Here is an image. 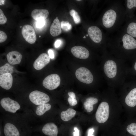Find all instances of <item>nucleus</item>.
Listing matches in <instances>:
<instances>
[{"label": "nucleus", "mask_w": 136, "mask_h": 136, "mask_svg": "<svg viewBox=\"0 0 136 136\" xmlns=\"http://www.w3.org/2000/svg\"><path fill=\"white\" fill-rule=\"evenodd\" d=\"M110 113V109L108 103L103 101L98 106L95 113V118L97 122L102 123L106 122L108 119Z\"/></svg>", "instance_id": "f257e3e1"}, {"label": "nucleus", "mask_w": 136, "mask_h": 136, "mask_svg": "<svg viewBox=\"0 0 136 136\" xmlns=\"http://www.w3.org/2000/svg\"><path fill=\"white\" fill-rule=\"evenodd\" d=\"M29 97L30 101L37 105L46 104L50 100V97L47 94L37 90L30 92Z\"/></svg>", "instance_id": "f03ea898"}, {"label": "nucleus", "mask_w": 136, "mask_h": 136, "mask_svg": "<svg viewBox=\"0 0 136 136\" xmlns=\"http://www.w3.org/2000/svg\"><path fill=\"white\" fill-rule=\"evenodd\" d=\"M75 75L77 79L83 83L89 84L93 81V75L87 68L84 67L78 69L75 72Z\"/></svg>", "instance_id": "7ed1b4c3"}, {"label": "nucleus", "mask_w": 136, "mask_h": 136, "mask_svg": "<svg viewBox=\"0 0 136 136\" xmlns=\"http://www.w3.org/2000/svg\"><path fill=\"white\" fill-rule=\"evenodd\" d=\"M60 82L59 76L56 74H52L45 78L43 85L45 88L51 90L56 88L60 85Z\"/></svg>", "instance_id": "20e7f679"}, {"label": "nucleus", "mask_w": 136, "mask_h": 136, "mask_svg": "<svg viewBox=\"0 0 136 136\" xmlns=\"http://www.w3.org/2000/svg\"><path fill=\"white\" fill-rule=\"evenodd\" d=\"M0 104L6 111L13 113H15L20 108L17 102L9 97L2 98L1 100Z\"/></svg>", "instance_id": "39448f33"}, {"label": "nucleus", "mask_w": 136, "mask_h": 136, "mask_svg": "<svg viewBox=\"0 0 136 136\" xmlns=\"http://www.w3.org/2000/svg\"><path fill=\"white\" fill-rule=\"evenodd\" d=\"M22 36L26 41L30 44H33L35 42L37 37L33 27L31 25H24L22 29Z\"/></svg>", "instance_id": "423d86ee"}, {"label": "nucleus", "mask_w": 136, "mask_h": 136, "mask_svg": "<svg viewBox=\"0 0 136 136\" xmlns=\"http://www.w3.org/2000/svg\"><path fill=\"white\" fill-rule=\"evenodd\" d=\"M117 18V14L115 11L110 9L104 14L102 18L104 26L107 28L112 27L114 24Z\"/></svg>", "instance_id": "0eeeda50"}, {"label": "nucleus", "mask_w": 136, "mask_h": 136, "mask_svg": "<svg viewBox=\"0 0 136 136\" xmlns=\"http://www.w3.org/2000/svg\"><path fill=\"white\" fill-rule=\"evenodd\" d=\"M104 72L107 77L110 79L114 78L117 73V66L113 60H109L105 63L104 66Z\"/></svg>", "instance_id": "6e6552de"}, {"label": "nucleus", "mask_w": 136, "mask_h": 136, "mask_svg": "<svg viewBox=\"0 0 136 136\" xmlns=\"http://www.w3.org/2000/svg\"><path fill=\"white\" fill-rule=\"evenodd\" d=\"M123 47L125 50L130 51H136V39L127 34L122 37Z\"/></svg>", "instance_id": "1a4fd4ad"}, {"label": "nucleus", "mask_w": 136, "mask_h": 136, "mask_svg": "<svg viewBox=\"0 0 136 136\" xmlns=\"http://www.w3.org/2000/svg\"><path fill=\"white\" fill-rule=\"evenodd\" d=\"M50 61V58L46 53L41 54L35 60L33 64V66L36 70H41L48 64Z\"/></svg>", "instance_id": "9d476101"}, {"label": "nucleus", "mask_w": 136, "mask_h": 136, "mask_svg": "<svg viewBox=\"0 0 136 136\" xmlns=\"http://www.w3.org/2000/svg\"><path fill=\"white\" fill-rule=\"evenodd\" d=\"M88 33L91 39L96 43H99L102 39V33L101 30L97 27L92 26L89 27Z\"/></svg>", "instance_id": "9b49d317"}, {"label": "nucleus", "mask_w": 136, "mask_h": 136, "mask_svg": "<svg viewBox=\"0 0 136 136\" xmlns=\"http://www.w3.org/2000/svg\"><path fill=\"white\" fill-rule=\"evenodd\" d=\"M71 51L74 56L80 59H87L89 55L88 50L85 47L81 46H74L71 48Z\"/></svg>", "instance_id": "f8f14e48"}, {"label": "nucleus", "mask_w": 136, "mask_h": 136, "mask_svg": "<svg viewBox=\"0 0 136 136\" xmlns=\"http://www.w3.org/2000/svg\"><path fill=\"white\" fill-rule=\"evenodd\" d=\"M13 78L12 74L7 73L0 75V86L7 90L10 89L12 87Z\"/></svg>", "instance_id": "ddd939ff"}, {"label": "nucleus", "mask_w": 136, "mask_h": 136, "mask_svg": "<svg viewBox=\"0 0 136 136\" xmlns=\"http://www.w3.org/2000/svg\"><path fill=\"white\" fill-rule=\"evenodd\" d=\"M42 130L46 135L49 136H57L58 129L56 125L52 122L45 124L42 128Z\"/></svg>", "instance_id": "4468645a"}, {"label": "nucleus", "mask_w": 136, "mask_h": 136, "mask_svg": "<svg viewBox=\"0 0 136 136\" xmlns=\"http://www.w3.org/2000/svg\"><path fill=\"white\" fill-rule=\"evenodd\" d=\"M7 60L9 63L12 65L19 64L22 58L21 54L19 52L13 51L9 52L7 55Z\"/></svg>", "instance_id": "2eb2a0df"}, {"label": "nucleus", "mask_w": 136, "mask_h": 136, "mask_svg": "<svg viewBox=\"0 0 136 136\" xmlns=\"http://www.w3.org/2000/svg\"><path fill=\"white\" fill-rule=\"evenodd\" d=\"M49 14L48 10L45 9H35L31 13V16L32 18L37 21L45 20L48 17Z\"/></svg>", "instance_id": "dca6fc26"}, {"label": "nucleus", "mask_w": 136, "mask_h": 136, "mask_svg": "<svg viewBox=\"0 0 136 136\" xmlns=\"http://www.w3.org/2000/svg\"><path fill=\"white\" fill-rule=\"evenodd\" d=\"M4 133L5 136H20L17 128L14 124L10 123H7L5 125Z\"/></svg>", "instance_id": "f3484780"}, {"label": "nucleus", "mask_w": 136, "mask_h": 136, "mask_svg": "<svg viewBox=\"0 0 136 136\" xmlns=\"http://www.w3.org/2000/svg\"><path fill=\"white\" fill-rule=\"evenodd\" d=\"M61 31L59 21L57 17L54 20L50 26V32L52 36L56 37L60 34Z\"/></svg>", "instance_id": "a211bd4d"}, {"label": "nucleus", "mask_w": 136, "mask_h": 136, "mask_svg": "<svg viewBox=\"0 0 136 136\" xmlns=\"http://www.w3.org/2000/svg\"><path fill=\"white\" fill-rule=\"evenodd\" d=\"M125 102L128 106L133 107L136 106V88L132 89L125 97Z\"/></svg>", "instance_id": "6ab92c4d"}, {"label": "nucleus", "mask_w": 136, "mask_h": 136, "mask_svg": "<svg viewBox=\"0 0 136 136\" xmlns=\"http://www.w3.org/2000/svg\"><path fill=\"white\" fill-rule=\"evenodd\" d=\"M131 18L126 28L127 34L136 39V17Z\"/></svg>", "instance_id": "aec40b11"}, {"label": "nucleus", "mask_w": 136, "mask_h": 136, "mask_svg": "<svg viewBox=\"0 0 136 136\" xmlns=\"http://www.w3.org/2000/svg\"><path fill=\"white\" fill-rule=\"evenodd\" d=\"M76 114V111L72 108H69L66 111H62L60 114L61 119L65 121L71 120L74 117Z\"/></svg>", "instance_id": "412c9836"}, {"label": "nucleus", "mask_w": 136, "mask_h": 136, "mask_svg": "<svg viewBox=\"0 0 136 136\" xmlns=\"http://www.w3.org/2000/svg\"><path fill=\"white\" fill-rule=\"evenodd\" d=\"M98 99L93 97H89L86 99L84 103V106L85 109L88 112H90L93 110V105L97 103Z\"/></svg>", "instance_id": "4be33fe9"}, {"label": "nucleus", "mask_w": 136, "mask_h": 136, "mask_svg": "<svg viewBox=\"0 0 136 136\" xmlns=\"http://www.w3.org/2000/svg\"><path fill=\"white\" fill-rule=\"evenodd\" d=\"M51 108V105L48 103L38 105L36 108V113L38 116H42L47 111L49 110Z\"/></svg>", "instance_id": "5701e85b"}, {"label": "nucleus", "mask_w": 136, "mask_h": 136, "mask_svg": "<svg viewBox=\"0 0 136 136\" xmlns=\"http://www.w3.org/2000/svg\"><path fill=\"white\" fill-rule=\"evenodd\" d=\"M126 6L130 18L134 17V13L136 9V0H127Z\"/></svg>", "instance_id": "b1692460"}, {"label": "nucleus", "mask_w": 136, "mask_h": 136, "mask_svg": "<svg viewBox=\"0 0 136 136\" xmlns=\"http://www.w3.org/2000/svg\"><path fill=\"white\" fill-rule=\"evenodd\" d=\"M13 71V67L8 63L0 67V75L7 73L11 74Z\"/></svg>", "instance_id": "393cba45"}, {"label": "nucleus", "mask_w": 136, "mask_h": 136, "mask_svg": "<svg viewBox=\"0 0 136 136\" xmlns=\"http://www.w3.org/2000/svg\"><path fill=\"white\" fill-rule=\"evenodd\" d=\"M68 94L69 97L68 98L67 100L70 105L73 106L76 105L77 103V101L75 93L73 92H70L68 93Z\"/></svg>", "instance_id": "a878e982"}, {"label": "nucleus", "mask_w": 136, "mask_h": 136, "mask_svg": "<svg viewBox=\"0 0 136 136\" xmlns=\"http://www.w3.org/2000/svg\"><path fill=\"white\" fill-rule=\"evenodd\" d=\"M126 130L130 134L136 136V123H133L128 125L127 127Z\"/></svg>", "instance_id": "bb28decb"}, {"label": "nucleus", "mask_w": 136, "mask_h": 136, "mask_svg": "<svg viewBox=\"0 0 136 136\" xmlns=\"http://www.w3.org/2000/svg\"><path fill=\"white\" fill-rule=\"evenodd\" d=\"M70 14L75 24H78L80 22V17L77 12L74 9H72L70 11Z\"/></svg>", "instance_id": "cd10ccee"}, {"label": "nucleus", "mask_w": 136, "mask_h": 136, "mask_svg": "<svg viewBox=\"0 0 136 136\" xmlns=\"http://www.w3.org/2000/svg\"><path fill=\"white\" fill-rule=\"evenodd\" d=\"M60 24L61 28L65 31H67L72 28V26L68 21H62Z\"/></svg>", "instance_id": "c85d7f7f"}, {"label": "nucleus", "mask_w": 136, "mask_h": 136, "mask_svg": "<svg viewBox=\"0 0 136 136\" xmlns=\"http://www.w3.org/2000/svg\"><path fill=\"white\" fill-rule=\"evenodd\" d=\"M7 21V18L1 9H0V24L5 23Z\"/></svg>", "instance_id": "c756f323"}, {"label": "nucleus", "mask_w": 136, "mask_h": 136, "mask_svg": "<svg viewBox=\"0 0 136 136\" xmlns=\"http://www.w3.org/2000/svg\"><path fill=\"white\" fill-rule=\"evenodd\" d=\"M7 36L6 34L3 31H0V43L5 42L7 39Z\"/></svg>", "instance_id": "7c9ffc66"}, {"label": "nucleus", "mask_w": 136, "mask_h": 136, "mask_svg": "<svg viewBox=\"0 0 136 136\" xmlns=\"http://www.w3.org/2000/svg\"><path fill=\"white\" fill-rule=\"evenodd\" d=\"M45 24V20H42L37 21L36 24V27L39 28L43 27Z\"/></svg>", "instance_id": "2f4dec72"}, {"label": "nucleus", "mask_w": 136, "mask_h": 136, "mask_svg": "<svg viewBox=\"0 0 136 136\" xmlns=\"http://www.w3.org/2000/svg\"><path fill=\"white\" fill-rule=\"evenodd\" d=\"M75 131L73 133V136H79V130L77 127H75L74 128Z\"/></svg>", "instance_id": "473e14b6"}, {"label": "nucleus", "mask_w": 136, "mask_h": 136, "mask_svg": "<svg viewBox=\"0 0 136 136\" xmlns=\"http://www.w3.org/2000/svg\"><path fill=\"white\" fill-rule=\"evenodd\" d=\"M48 52L50 58L53 59L54 57V55L53 51L51 49H49L48 50Z\"/></svg>", "instance_id": "72a5a7b5"}, {"label": "nucleus", "mask_w": 136, "mask_h": 136, "mask_svg": "<svg viewBox=\"0 0 136 136\" xmlns=\"http://www.w3.org/2000/svg\"><path fill=\"white\" fill-rule=\"evenodd\" d=\"M94 131V130L93 128L89 129L88 132V136H94L93 135Z\"/></svg>", "instance_id": "f704fd0d"}, {"label": "nucleus", "mask_w": 136, "mask_h": 136, "mask_svg": "<svg viewBox=\"0 0 136 136\" xmlns=\"http://www.w3.org/2000/svg\"><path fill=\"white\" fill-rule=\"evenodd\" d=\"M61 41L59 40H57L55 42L54 45L56 48L59 47L61 44Z\"/></svg>", "instance_id": "c9c22d12"}, {"label": "nucleus", "mask_w": 136, "mask_h": 136, "mask_svg": "<svg viewBox=\"0 0 136 136\" xmlns=\"http://www.w3.org/2000/svg\"><path fill=\"white\" fill-rule=\"evenodd\" d=\"M134 68L135 70L136 71V61L135 62L134 64Z\"/></svg>", "instance_id": "e433bc0d"}, {"label": "nucleus", "mask_w": 136, "mask_h": 136, "mask_svg": "<svg viewBox=\"0 0 136 136\" xmlns=\"http://www.w3.org/2000/svg\"><path fill=\"white\" fill-rule=\"evenodd\" d=\"M86 37H85V36H84V37H83V38H85Z\"/></svg>", "instance_id": "4c0bfd02"}, {"label": "nucleus", "mask_w": 136, "mask_h": 136, "mask_svg": "<svg viewBox=\"0 0 136 136\" xmlns=\"http://www.w3.org/2000/svg\"><path fill=\"white\" fill-rule=\"evenodd\" d=\"M22 26H20V28H21L22 27Z\"/></svg>", "instance_id": "58836bf2"}, {"label": "nucleus", "mask_w": 136, "mask_h": 136, "mask_svg": "<svg viewBox=\"0 0 136 136\" xmlns=\"http://www.w3.org/2000/svg\"><path fill=\"white\" fill-rule=\"evenodd\" d=\"M77 1H81V0H77Z\"/></svg>", "instance_id": "ea45409f"}, {"label": "nucleus", "mask_w": 136, "mask_h": 136, "mask_svg": "<svg viewBox=\"0 0 136 136\" xmlns=\"http://www.w3.org/2000/svg\"><path fill=\"white\" fill-rule=\"evenodd\" d=\"M41 36H39V37L40 38V37H41Z\"/></svg>", "instance_id": "a19ab883"}]
</instances>
